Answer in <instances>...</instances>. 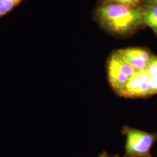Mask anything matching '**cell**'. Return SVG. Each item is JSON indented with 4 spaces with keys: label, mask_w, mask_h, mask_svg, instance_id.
<instances>
[{
    "label": "cell",
    "mask_w": 157,
    "mask_h": 157,
    "mask_svg": "<svg viewBox=\"0 0 157 157\" xmlns=\"http://www.w3.org/2000/svg\"><path fill=\"white\" fill-rule=\"evenodd\" d=\"M140 7L104 2L97 9L95 18L107 32L119 37H127L143 24Z\"/></svg>",
    "instance_id": "6da1fadb"
},
{
    "label": "cell",
    "mask_w": 157,
    "mask_h": 157,
    "mask_svg": "<svg viewBox=\"0 0 157 157\" xmlns=\"http://www.w3.org/2000/svg\"><path fill=\"white\" fill-rule=\"evenodd\" d=\"M122 133L126 137L124 157H152L151 150L157 141V133H148L124 126Z\"/></svg>",
    "instance_id": "7a4b0ae2"
},
{
    "label": "cell",
    "mask_w": 157,
    "mask_h": 157,
    "mask_svg": "<svg viewBox=\"0 0 157 157\" xmlns=\"http://www.w3.org/2000/svg\"><path fill=\"white\" fill-rule=\"evenodd\" d=\"M119 56L136 71L145 70L154 55L144 48L130 47L117 51Z\"/></svg>",
    "instance_id": "3957f363"
},
{
    "label": "cell",
    "mask_w": 157,
    "mask_h": 157,
    "mask_svg": "<svg viewBox=\"0 0 157 157\" xmlns=\"http://www.w3.org/2000/svg\"><path fill=\"white\" fill-rule=\"evenodd\" d=\"M140 8L143 24L150 28L157 34V6L143 4Z\"/></svg>",
    "instance_id": "277c9868"
},
{
    "label": "cell",
    "mask_w": 157,
    "mask_h": 157,
    "mask_svg": "<svg viewBox=\"0 0 157 157\" xmlns=\"http://www.w3.org/2000/svg\"><path fill=\"white\" fill-rule=\"evenodd\" d=\"M26 0H0V18L12 11Z\"/></svg>",
    "instance_id": "5b68a950"
},
{
    "label": "cell",
    "mask_w": 157,
    "mask_h": 157,
    "mask_svg": "<svg viewBox=\"0 0 157 157\" xmlns=\"http://www.w3.org/2000/svg\"><path fill=\"white\" fill-rule=\"evenodd\" d=\"M104 2H113L124 6L139 7L142 4V0H104Z\"/></svg>",
    "instance_id": "8992f818"
},
{
    "label": "cell",
    "mask_w": 157,
    "mask_h": 157,
    "mask_svg": "<svg viewBox=\"0 0 157 157\" xmlns=\"http://www.w3.org/2000/svg\"><path fill=\"white\" fill-rule=\"evenodd\" d=\"M147 71L150 76L157 77V56H154L147 67Z\"/></svg>",
    "instance_id": "52a82bcc"
},
{
    "label": "cell",
    "mask_w": 157,
    "mask_h": 157,
    "mask_svg": "<svg viewBox=\"0 0 157 157\" xmlns=\"http://www.w3.org/2000/svg\"><path fill=\"white\" fill-rule=\"evenodd\" d=\"M144 5H154L157 6V0H142Z\"/></svg>",
    "instance_id": "ba28073f"
},
{
    "label": "cell",
    "mask_w": 157,
    "mask_h": 157,
    "mask_svg": "<svg viewBox=\"0 0 157 157\" xmlns=\"http://www.w3.org/2000/svg\"><path fill=\"white\" fill-rule=\"evenodd\" d=\"M99 157H120L118 155H115L113 156H110L106 152H102L101 154L100 155Z\"/></svg>",
    "instance_id": "9c48e42d"
}]
</instances>
